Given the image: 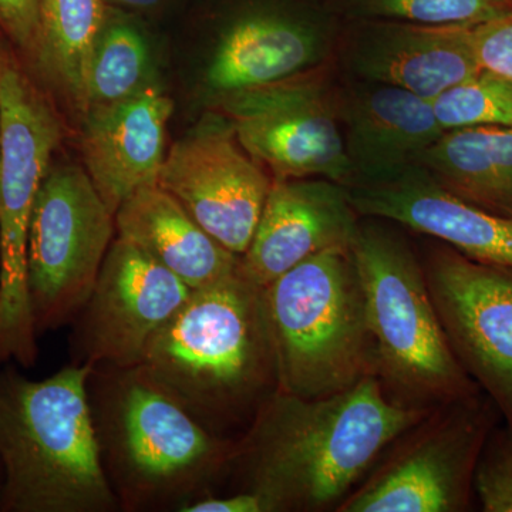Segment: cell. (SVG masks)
I'll return each mask as SVG.
<instances>
[{
  "instance_id": "obj_15",
  "label": "cell",
  "mask_w": 512,
  "mask_h": 512,
  "mask_svg": "<svg viewBox=\"0 0 512 512\" xmlns=\"http://www.w3.org/2000/svg\"><path fill=\"white\" fill-rule=\"evenodd\" d=\"M359 218L345 185L325 178L274 180L241 256L242 274L265 288L320 252L350 248Z\"/></svg>"
},
{
  "instance_id": "obj_2",
  "label": "cell",
  "mask_w": 512,
  "mask_h": 512,
  "mask_svg": "<svg viewBox=\"0 0 512 512\" xmlns=\"http://www.w3.org/2000/svg\"><path fill=\"white\" fill-rule=\"evenodd\" d=\"M140 366L214 433L251 423L278 390L265 288L239 266L194 289L148 343Z\"/></svg>"
},
{
  "instance_id": "obj_31",
  "label": "cell",
  "mask_w": 512,
  "mask_h": 512,
  "mask_svg": "<svg viewBox=\"0 0 512 512\" xmlns=\"http://www.w3.org/2000/svg\"><path fill=\"white\" fill-rule=\"evenodd\" d=\"M0 468H2V467H0Z\"/></svg>"
},
{
  "instance_id": "obj_28",
  "label": "cell",
  "mask_w": 512,
  "mask_h": 512,
  "mask_svg": "<svg viewBox=\"0 0 512 512\" xmlns=\"http://www.w3.org/2000/svg\"><path fill=\"white\" fill-rule=\"evenodd\" d=\"M480 69L512 83V8L471 29Z\"/></svg>"
},
{
  "instance_id": "obj_19",
  "label": "cell",
  "mask_w": 512,
  "mask_h": 512,
  "mask_svg": "<svg viewBox=\"0 0 512 512\" xmlns=\"http://www.w3.org/2000/svg\"><path fill=\"white\" fill-rule=\"evenodd\" d=\"M114 217L117 237L173 272L192 291L238 271L241 256L222 247L158 184L133 192Z\"/></svg>"
},
{
  "instance_id": "obj_24",
  "label": "cell",
  "mask_w": 512,
  "mask_h": 512,
  "mask_svg": "<svg viewBox=\"0 0 512 512\" xmlns=\"http://www.w3.org/2000/svg\"><path fill=\"white\" fill-rule=\"evenodd\" d=\"M431 103L444 131L477 126L512 127V83L484 70L441 93Z\"/></svg>"
},
{
  "instance_id": "obj_13",
  "label": "cell",
  "mask_w": 512,
  "mask_h": 512,
  "mask_svg": "<svg viewBox=\"0 0 512 512\" xmlns=\"http://www.w3.org/2000/svg\"><path fill=\"white\" fill-rule=\"evenodd\" d=\"M272 181L241 146L229 121L217 120L175 141L157 184L222 247L242 256L254 237Z\"/></svg>"
},
{
  "instance_id": "obj_9",
  "label": "cell",
  "mask_w": 512,
  "mask_h": 512,
  "mask_svg": "<svg viewBox=\"0 0 512 512\" xmlns=\"http://www.w3.org/2000/svg\"><path fill=\"white\" fill-rule=\"evenodd\" d=\"M495 412L480 392L431 410L386 448L338 512L467 511Z\"/></svg>"
},
{
  "instance_id": "obj_20",
  "label": "cell",
  "mask_w": 512,
  "mask_h": 512,
  "mask_svg": "<svg viewBox=\"0 0 512 512\" xmlns=\"http://www.w3.org/2000/svg\"><path fill=\"white\" fill-rule=\"evenodd\" d=\"M319 56V40L301 23L274 15L238 20L222 36L207 72L221 97L291 79Z\"/></svg>"
},
{
  "instance_id": "obj_7",
  "label": "cell",
  "mask_w": 512,
  "mask_h": 512,
  "mask_svg": "<svg viewBox=\"0 0 512 512\" xmlns=\"http://www.w3.org/2000/svg\"><path fill=\"white\" fill-rule=\"evenodd\" d=\"M55 101L0 39V365H35L26 244L37 191L63 140Z\"/></svg>"
},
{
  "instance_id": "obj_26",
  "label": "cell",
  "mask_w": 512,
  "mask_h": 512,
  "mask_svg": "<svg viewBox=\"0 0 512 512\" xmlns=\"http://www.w3.org/2000/svg\"><path fill=\"white\" fill-rule=\"evenodd\" d=\"M473 491L485 512H512V429L488 434L476 468Z\"/></svg>"
},
{
  "instance_id": "obj_30",
  "label": "cell",
  "mask_w": 512,
  "mask_h": 512,
  "mask_svg": "<svg viewBox=\"0 0 512 512\" xmlns=\"http://www.w3.org/2000/svg\"><path fill=\"white\" fill-rule=\"evenodd\" d=\"M114 5L124 6L131 9H148L157 6L161 0H106Z\"/></svg>"
},
{
  "instance_id": "obj_22",
  "label": "cell",
  "mask_w": 512,
  "mask_h": 512,
  "mask_svg": "<svg viewBox=\"0 0 512 512\" xmlns=\"http://www.w3.org/2000/svg\"><path fill=\"white\" fill-rule=\"evenodd\" d=\"M417 165L457 197L512 217V127L444 131Z\"/></svg>"
},
{
  "instance_id": "obj_8",
  "label": "cell",
  "mask_w": 512,
  "mask_h": 512,
  "mask_svg": "<svg viewBox=\"0 0 512 512\" xmlns=\"http://www.w3.org/2000/svg\"><path fill=\"white\" fill-rule=\"evenodd\" d=\"M116 237V217L83 165L53 160L37 191L26 244L37 336L73 323Z\"/></svg>"
},
{
  "instance_id": "obj_17",
  "label": "cell",
  "mask_w": 512,
  "mask_h": 512,
  "mask_svg": "<svg viewBox=\"0 0 512 512\" xmlns=\"http://www.w3.org/2000/svg\"><path fill=\"white\" fill-rule=\"evenodd\" d=\"M471 29L392 23L356 46L353 62L367 82L433 101L481 72Z\"/></svg>"
},
{
  "instance_id": "obj_3",
  "label": "cell",
  "mask_w": 512,
  "mask_h": 512,
  "mask_svg": "<svg viewBox=\"0 0 512 512\" xmlns=\"http://www.w3.org/2000/svg\"><path fill=\"white\" fill-rule=\"evenodd\" d=\"M89 397L121 510L183 511L231 473L237 439L205 427L143 367L94 369Z\"/></svg>"
},
{
  "instance_id": "obj_27",
  "label": "cell",
  "mask_w": 512,
  "mask_h": 512,
  "mask_svg": "<svg viewBox=\"0 0 512 512\" xmlns=\"http://www.w3.org/2000/svg\"><path fill=\"white\" fill-rule=\"evenodd\" d=\"M0 35L35 77L40 53V0H0Z\"/></svg>"
},
{
  "instance_id": "obj_29",
  "label": "cell",
  "mask_w": 512,
  "mask_h": 512,
  "mask_svg": "<svg viewBox=\"0 0 512 512\" xmlns=\"http://www.w3.org/2000/svg\"><path fill=\"white\" fill-rule=\"evenodd\" d=\"M181 512H269L268 505L252 491L238 490L227 497H207L187 505Z\"/></svg>"
},
{
  "instance_id": "obj_25",
  "label": "cell",
  "mask_w": 512,
  "mask_h": 512,
  "mask_svg": "<svg viewBox=\"0 0 512 512\" xmlns=\"http://www.w3.org/2000/svg\"><path fill=\"white\" fill-rule=\"evenodd\" d=\"M377 16L424 26L474 28L512 8V0H366Z\"/></svg>"
},
{
  "instance_id": "obj_4",
  "label": "cell",
  "mask_w": 512,
  "mask_h": 512,
  "mask_svg": "<svg viewBox=\"0 0 512 512\" xmlns=\"http://www.w3.org/2000/svg\"><path fill=\"white\" fill-rule=\"evenodd\" d=\"M87 365L43 380L0 372V507L8 512L120 510L103 461Z\"/></svg>"
},
{
  "instance_id": "obj_23",
  "label": "cell",
  "mask_w": 512,
  "mask_h": 512,
  "mask_svg": "<svg viewBox=\"0 0 512 512\" xmlns=\"http://www.w3.org/2000/svg\"><path fill=\"white\" fill-rule=\"evenodd\" d=\"M150 50L140 30L110 22L101 33L89 74V110L134 96L147 86Z\"/></svg>"
},
{
  "instance_id": "obj_5",
  "label": "cell",
  "mask_w": 512,
  "mask_h": 512,
  "mask_svg": "<svg viewBox=\"0 0 512 512\" xmlns=\"http://www.w3.org/2000/svg\"><path fill=\"white\" fill-rule=\"evenodd\" d=\"M278 390L320 399L376 377V345L350 248L306 259L265 286Z\"/></svg>"
},
{
  "instance_id": "obj_12",
  "label": "cell",
  "mask_w": 512,
  "mask_h": 512,
  "mask_svg": "<svg viewBox=\"0 0 512 512\" xmlns=\"http://www.w3.org/2000/svg\"><path fill=\"white\" fill-rule=\"evenodd\" d=\"M192 289L141 249L119 237L73 320L76 365L134 367L148 343L190 298Z\"/></svg>"
},
{
  "instance_id": "obj_1",
  "label": "cell",
  "mask_w": 512,
  "mask_h": 512,
  "mask_svg": "<svg viewBox=\"0 0 512 512\" xmlns=\"http://www.w3.org/2000/svg\"><path fill=\"white\" fill-rule=\"evenodd\" d=\"M429 413L397 406L373 376L320 399L276 390L237 439L231 473L269 512L338 511L386 448Z\"/></svg>"
},
{
  "instance_id": "obj_14",
  "label": "cell",
  "mask_w": 512,
  "mask_h": 512,
  "mask_svg": "<svg viewBox=\"0 0 512 512\" xmlns=\"http://www.w3.org/2000/svg\"><path fill=\"white\" fill-rule=\"evenodd\" d=\"M346 190L359 217L397 222L474 261L512 269V217L457 197L419 165Z\"/></svg>"
},
{
  "instance_id": "obj_10",
  "label": "cell",
  "mask_w": 512,
  "mask_h": 512,
  "mask_svg": "<svg viewBox=\"0 0 512 512\" xmlns=\"http://www.w3.org/2000/svg\"><path fill=\"white\" fill-rule=\"evenodd\" d=\"M241 146L274 180H353L345 136L322 84L293 76L222 97Z\"/></svg>"
},
{
  "instance_id": "obj_21",
  "label": "cell",
  "mask_w": 512,
  "mask_h": 512,
  "mask_svg": "<svg viewBox=\"0 0 512 512\" xmlns=\"http://www.w3.org/2000/svg\"><path fill=\"white\" fill-rule=\"evenodd\" d=\"M107 20L106 0H40L35 79L79 124L89 113L90 66Z\"/></svg>"
},
{
  "instance_id": "obj_6",
  "label": "cell",
  "mask_w": 512,
  "mask_h": 512,
  "mask_svg": "<svg viewBox=\"0 0 512 512\" xmlns=\"http://www.w3.org/2000/svg\"><path fill=\"white\" fill-rule=\"evenodd\" d=\"M350 252L386 396L397 406L431 412L480 392L450 348L412 248L379 225L359 224Z\"/></svg>"
},
{
  "instance_id": "obj_18",
  "label": "cell",
  "mask_w": 512,
  "mask_h": 512,
  "mask_svg": "<svg viewBox=\"0 0 512 512\" xmlns=\"http://www.w3.org/2000/svg\"><path fill=\"white\" fill-rule=\"evenodd\" d=\"M345 120L350 184L380 180L417 165L444 133L430 100L379 83L352 97Z\"/></svg>"
},
{
  "instance_id": "obj_11",
  "label": "cell",
  "mask_w": 512,
  "mask_h": 512,
  "mask_svg": "<svg viewBox=\"0 0 512 512\" xmlns=\"http://www.w3.org/2000/svg\"><path fill=\"white\" fill-rule=\"evenodd\" d=\"M421 266L454 356L512 429V269L443 242Z\"/></svg>"
},
{
  "instance_id": "obj_16",
  "label": "cell",
  "mask_w": 512,
  "mask_h": 512,
  "mask_svg": "<svg viewBox=\"0 0 512 512\" xmlns=\"http://www.w3.org/2000/svg\"><path fill=\"white\" fill-rule=\"evenodd\" d=\"M174 101L147 84L134 96L93 107L80 126L84 170L114 215L133 192L157 184Z\"/></svg>"
}]
</instances>
